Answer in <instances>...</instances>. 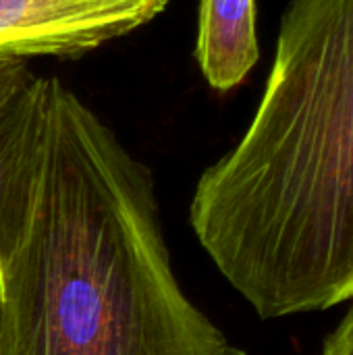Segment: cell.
Here are the masks:
<instances>
[{"mask_svg":"<svg viewBox=\"0 0 353 355\" xmlns=\"http://www.w3.org/2000/svg\"><path fill=\"white\" fill-rule=\"evenodd\" d=\"M0 355H246L183 293L152 173L56 77L2 262Z\"/></svg>","mask_w":353,"mask_h":355,"instance_id":"1","label":"cell"},{"mask_svg":"<svg viewBox=\"0 0 353 355\" xmlns=\"http://www.w3.org/2000/svg\"><path fill=\"white\" fill-rule=\"evenodd\" d=\"M189 220L264 320L353 300V0H291L256 114Z\"/></svg>","mask_w":353,"mask_h":355,"instance_id":"2","label":"cell"},{"mask_svg":"<svg viewBox=\"0 0 353 355\" xmlns=\"http://www.w3.org/2000/svg\"><path fill=\"white\" fill-rule=\"evenodd\" d=\"M169 0H0V60L81 56L156 19Z\"/></svg>","mask_w":353,"mask_h":355,"instance_id":"3","label":"cell"},{"mask_svg":"<svg viewBox=\"0 0 353 355\" xmlns=\"http://www.w3.org/2000/svg\"><path fill=\"white\" fill-rule=\"evenodd\" d=\"M46 127V77L25 83L23 69L0 60V306L2 260L23 223Z\"/></svg>","mask_w":353,"mask_h":355,"instance_id":"4","label":"cell"},{"mask_svg":"<svg viewBox=\"0 0 353 355\" xmlns=\"http://www.w3.org/2000/svg\"><path fill=\"white\" fill-rule=\"evenodd\" d=\"M258 56L256 0H200L196 58L210 87L233 89Z\"/></svg>","mask_w":353,"mask_h":355,"instance_id":"5","label":"cell"},{"mask_svg":"<svg viewBox=\"0 0 353 355\" xmlns=\"http://www.w3.org/2000/svg\"><path fill=\"white\" fill-rule=\"evenodd\" d=\"M320 355H353V306L343 316L341 324L325 341Z\"/></svg>","mask_w":353,"mask_h":355,"instance_id":"6","label":"cell"}]
</instances>
